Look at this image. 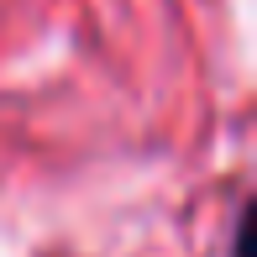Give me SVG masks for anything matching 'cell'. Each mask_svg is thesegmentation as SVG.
I'll return each instance as SVG.
<instances>
[{
    "mask_svg": "<svg viewBox=\"0 0 257 257\" xmlns=\"http://www.w3.org/2000/svg\"><path fill=\"white\" fill-rule=\"evenodd\" d=\"M247 241H252V200L236 205V220L226 231V257H247Z\"/></svg>",
    "mask_w": 257,
    "mask_h": 257,
    "instance_id": "1",
    "label": "cell"
}]
</instances>
